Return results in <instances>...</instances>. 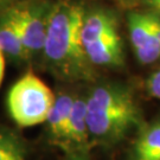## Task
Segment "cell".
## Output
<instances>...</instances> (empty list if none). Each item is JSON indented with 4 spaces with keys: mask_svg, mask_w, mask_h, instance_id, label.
<instances>
[{
    "mask_svg": "<svg viewBox=\"0 0 160 160\" xmlns=\"http://www.w3.org/2000/svg\"><path fill=\"white\" fill-rule=\"evenodd\" d=\"M81 38L88 61L92 67L121 68L125 64L123 42L119 23L113 12L106 8L86 11Z\"/></svg>",
    "mask_w": 160,
    "mask_h": 160,
    "instance_id": "3957f363",
    "label": "cell"
},
{
    "mask_svg": "<svg viewBox=\"0 0 160 160\" xmlns=\"http://www.w3.org/2000/svg\"><path fill=\"white\" fill-rule=\"evenodd\" d=\"M128 160H160V120L143 125L128 151Z\"/></svg>",
    "mask_w": 160,
    "mask_h": 160,
    "instance_id": "ba28073f",
    "label": "cell"
},
{
    "mask_svg": "<svg viewBox=\"0 0 160 160\" xmlns=\"http://www.w3.org/2000/svg\"><path fill=\"white\" fill-rule=\"evenodd\" d=\"M49 10L39 2H24L7 8L30 56L43 51Z\"/></svg>",
    "mask_w": 160,
    "mask_h": 160,
    "instance_id": "8992f818",
    "label": "cell"
},
{
    "mask_svg": "<svg viewBox=\"0 0 160 160\" xmlns=\"http://www.w3.org/2000/svg\"><path fill=\"white\" fill-rule=\"evenodd\" d=\"M87 122L92 146L112 147L145 125L131 88L120 82H102L86 96Z\"/></svg>",
    "mask_w": 160,
    "mask_h": 160,
    "instance_id": "7a4b0ae2",
    "label": "cell"
},
{
    "mask_svg": "<svg viewBox=\"0 0 160 160\" xmlns=\"http://www.w3.org/2000/svg\"><path fill=\"white\" fill-rule=\"evenodd\" d=\"M122 1H125V2H129V1H134V0H122Z\"/></svg>",
    "mask_w": 160,
    "mask_h": 160,
    "instance_id": "e0dca14e",
    "label": "cell"
},
{
    "mask_svg": "<svg viewBox=\"0 0 160 160\" xmlns=\"http://www.w3.org/2000/svg\"><path fill=\"white\" fill-rule=\"evenodd\" d=\"M146 92L148 96L160 100V67L148 77L146 82Z\"/></svg>",
    "mask_w": 160,
    "mask_h": 160,
    "instance_id": "7c38bea8",
    "label": "cell"
},
{
    "mask_svg": "<svg viewBox=\"0 0 160 160\" xmlns=\"http://www.w3.org/2000/svg\"><path fill=\"white\" fill-rule=\"evenodd\" d=\"M146 2V5L149 8H152V12L158 14L160 12V0H143Z\"/></svg>",
    "mask_w": 160,
    "mask_h": 160,
    "instance_id": "5bb4252c",
    "label": "cell"
},
{
    "mask_svg": "<svg viewBox=\"0 0 160 160\" xmlns=\"http://www.w3.org/2000/svg\"><path fill=\"white\" fill-rule=\"evenodd\" d=\"M63 160H92L88 154V152H65V157Z\"/></svg>",
    "mask_w": 160,
    "mask_h": 160,
    "instance_id": "4fadbf2b",
    "label": "cell"
},
{
    "mask_svg": "<svg viewBox=\"0 0 160 160\" xmlns=\"http://www.w3.org/2000/svg\"><path fill=\"white\" fill-rule=\"evenodd\" d=\"M132 46L141 64L160 58V17L153 12H131L127 17Z\"/></svg>",
    "mask_w": 160,
    "mask_h": 160,
    "instance_id": "5b68a950",
    "label": "cell"
},
{
    "mask_svg": "<svg viewBox=\"0 0 160 160\" xmlns=\"http://www.w3.org/2000/svg\"><path fill=\"white\" fill-rule=\"evenodd\" d=\"M84 13L76 0H59L49 10L43 53L50 70L64 81H92L96 75L81 38Z\"/></svg>",
    "mask_w": 160,
    "mask_h": 160,
    "instance_id": "6da1fadb",
    "label": "cell"
},
{
    "mask_svg": "<svg viewBox=\"0 0 160 160\" xmlns=\"http://www.w3.org/2000/svg\"><path fill=\"white\" fill-rule=\"evenodd\" d=\"M55 101V94L36 75H24L12 86L7 96L11 118L20 127L45 122Z\"/></svg>",
    "mask_w": 160,
    "mask_h": 160,
    "instance_id": "277c9868",
    "label": "cell"
},
{
    "mask_svg": "<svg viewBox=\"0 0 160 160\" xmlns=\"http://www.w3.org/2000/svg\"><path fill=\"white\" fill-rule=\"evenodd\" d=\"M57 146L64 152H89L92 147L87 122L86 97H75L67 127Z\"/></svg>",
    "mask_w": 160,
    "mask_h": 160,
    "instance_id": "52a82bcc",
    "label": "cell"
},
{
    "mask_svg": "<svg viewBox=\"0 0 160 160\" xmlns=\"http://www.w3.org/2000/svg\"><path fill=\"white\" fill-rule=\"evenodd\" d=\"M0 50L4 55L14 59H28L30 57L17 26L7 10L0 16Z\"/></svg>",
    "mask_w": 160,
    "mask_h": 160,
    "instance_id": "30bf717a",
    "label": "cell"
},
{
    "mask_svg": "<svg viewBox=\"0 0 160 160\" xmlns=\"http://www.w3.org/2000/svg\"><path fill=\"white\" fill-rule=\"evenodd\" d=\"M74 98L75 97L68 92H61L55 96L53 104L45 120L48 125V137L55 145H58L63 137Z\"/></svg>",
    "mask_w": 160,
    "mask_h": 160,
    "instance_id": "9c48e42d",
    "label": "cell"
},
{
    "mask_svg": "<svg viewBox=\"0 0 160 160\" xmlns=\"http://www.w3.org/2000/svg\"><path fill=\"white\" fill-rule=\"evenodd\" d=\"M4 74H5V57H4V53L0 50V86H1V82L4 78Z\"/></svg>",
    "mask_w": 160,
    "mask_h": 160,
    "instance_id": "9a60e30c",
    "label": "cell"
},
{
    "mask_svg": "<svg viewBox=\"0 0 160 160\" xmlns=\"http://www.w3.org/2000/svg\"><path fill=\"white\" fill-rule=\"evenodd\" d=\"M24 141L8 129H0V160H28Z\"/></svg>",
    "mask_w": 160,
    "mask_h": 160,
    "instance_id": "8fae6325",
    "label": "cell"
},
{
    "mask_svg": "<svg viewBox=\"0 0 160 160\" xmlns=\"http://www.w3.org/2000/svg\"><path fill=\"white\" fill-rule=\"evenodd\" d=\"M10 1H12V0H0V7H1V6H4V5H6V4H8Z\"/></svg>",
    "mask_w": 160,
    "mask_h": 160,
    "instance_id": "2e32d148",
    "label": "cell"
},
{
    "mask_svg": "<svg viewBox=\"0 0 160 160\" xmlns=\"http://www.w3.org/2000/svg\"><path fill=\"white\" fill-rule=\"evenodd\" d=\"M158 16H159V17H160V12H159V13H158Z\"/></svg>",
    "mask_w": 160,
    "mask_h": 160,
    "instance_id": "ac0fdd59",
    "label": "cell"
}]
</instances>
